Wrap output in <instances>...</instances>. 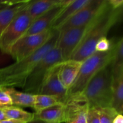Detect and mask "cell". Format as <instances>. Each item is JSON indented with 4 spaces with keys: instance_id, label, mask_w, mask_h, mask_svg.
<instances>
[{
    "instance_id": "6da1fadb",
    "label": "cell",
    "mask_w": 123,
    "mask_h": 123,
    "mask_svg": "<svg viewBox=\"0 0 123 123\" xmlns=\"http://www.w3.org/2000/svg\"><path fill=\"white\" fill-rule=\"evenodd\" d=\"M123 6L115 8L107 0L97 15L89 23L82 40L70 60L82 62L96 52V44L102 37H106L109 30L121 18Z\"/></svg>"
},
{
    "instance_id": "7a4b0ae2",
    "label": "cell",
    "mask_w": 123,
    "mask_h": 123,
    "mask_svg": "<svg viewBox=\"0 0 123 123\" xmlns=\"http://www.w3.org/2000/svg\"><path fill=\"white\" fill-rule=\"evenodd\" d=\"M60 34L58 30L53 29L49 40L36 51L10 66L0 68V86L22 88L26 78L36 65L56 46Z\"/></svg>"
},
{
    "instance_id": "3957f363",
    "label": "cell",
    "mask_w": 123,
    "mask_h": 123,
    "mask_svg": "<svg viewBox=\"0 0 123 123\" xmlns=\"http://www.w3.org/2000/svg\"><path fill=\"white\" fill-rule=\"evenodd\" d=\"M112 86V66L111 62L94 74L81 94L87 101L89 108L111 107Z\"/></svg>"
},
{
    "instance_id": "277c9868",
    "label": "cell",
    "mask_w": 123,
    "mask_h": 123,
    "mask_svg": "<svg viewBox=\"0 0 123 123\" xmlns=\"http://www.w3.org/2000/svg\"><path fill=\"white\" fill-rule=\"evenodd\" d=\"M112 59V51L95 52L82 61L78 76L68 90V97L81 94L90 79L99 70L110 63ZM67 97V98H68Z\"/></svg>"
},
{
    "instance_id": "5b68a950",
    "label": "cell",
    "mask_w": 123,
    "mask_h": 123,
    "mask_svg": "<svg viewBox=\"0 0 123 123\" xmlns=\"http://www.w3.org/2000/svg\"><path fill=\"white\" fill-rule=\"evenodd\" d=\"M62 61L61 52L56 46L38 61L28 74L22 88L24 92L38 94L49 70L55 65Z\"/></svg>"
},
{
    "instance_id": "8992f818",
    "label": "cell",
    "mask_w": 123,
    "mask_h": 123,
    "mask_svg": "<svg viewBox=\"0 0 123 123\" xmlns=\"http://www.w3.org/2000/svg\"><path fill=\"white\" fill-rule=\"evenodd\" d=\"M27 4L14 16L0 37V49L7 53L12 46L25 35L33 21L27 10Z\"/></svg>"
},
{
    "instance_id": "52a82bcc",
    "label": "cell",
    "mask_w": 123,
    "mask_h": 123,
    "mask_svg": "<svg viewBox=\"0 0 123 123\" xmlns=\"http://www.w3.org/2000/svg\"><path fill=\"white\" fill-rule=\"evenodd\" d=\"M52 31L53 29L50 28L40 33L23 36L12 46L7 54L16 61H19L42 46L50 38Z\"/></svg>"
},
{
    "instance_id": "ba28073f",
    "label": "cell",
    "mask_w": 123,
    "mask_h": 123,
    "mask_svg": "<svg viewBox=\"0 0 123 123\" xmlns=\"http://www.w3.org/2000/svg\"><path fill=\"white\" fill-rule=\"evenodd\" d=\"M89 24L60 31L56 46L61 52L63 61L70 59L73 52L82 40Z\"/></svg>"
},
{
    "instance_id": "9c48e42d",
    "label": "cell",
    "mask_w": 123,
    "mask_h": 123,
    "mask_svg": "<svg viewBox=\"0 0 123 123\" xmlns=\"http://www.w3.org/2000/svg\"><path fill=\"white\" fill-rule=\"evenodd\" d=\"M105 1L106 0H90L60 25L57 30L61 31L70 28L87 25L97 15Z\"/></svg>"
},
{
    "instance_id": "30bf717a",
    "label": "cell",
    "mask_w": 123,
    "mask_h": 123,
    "mask_svg": "<svg viewBox=\"0 0 123 123\" xmlns=\"http://www.w3.org/2000/svg\"><path fill=\"white\" fill-rule=\"evenodd\" d=\"M60 63L55 65L46 76L40 90V94H45L56 97L64 104L68 97V90L65 88L59 76Z\"/></svg>"
},
{
    "instance_id": "8fae6325",
    "label": "cell",
    "mask_w": 123,
    "mask_h": 123,
    "mask_svg": "<svg viewBox=\"0 0 123 123\" xmlns=\"http://www.w3.org/2000/svg\"><path fill=\"white\" fill-rule=\"evenodd\" d=\"M65 105V123H86L89 105L82 94L67 98Z\"/></svg>"
},
{
    "instance_id": "7c38bea8",
    "label": "cell",
    "mask_w": 123,
    "mask_h": 123,
    "mask_svg": "<svg viewBox=\"0 0 123 123\" xmlns=\"http://www.w3.org/2000/svg\"><path fill=\"white\" fill-rule=\"evenodd\" d=\"M62 10L63 8L60 5H57L50 10L35 19L32 22L24 36L40 33L48 29L51 28L54 21Z\"/></svg>"
},
{
    "instance_id": "4fadbf2b",
    "label": "cell",
    "mask_w": 123,
    "mask_h": 123,
    "mask_svg": "<svg viewBox=\"0 0 123 123\" xmlns=\"http://www.w3.org/2000/svg\"><path fill=\"white\" fill-rule=\"evenodd\" d=\"M82 62L73 60H68L60 63L59 76L61 82L67 90L70 88L78 76Z\"/></svg>"
},
{
    "instance_id": "5bb4252c",
    "label": "cell",
    "mask_w": 123,
    "mask_h": 123,
    "mask_svg": "<svg viewBox=\"0 0 123 123\" xmlns=\"http://www.w3.org/2000/svg\"><path fill=\"white\" fill-rule=\"evenodd\" d=\"M65 105L60 103L33 113L34 118L43 120L49 123H62L64 122Z\"/></svg>"
},
{
    "instance_id": "9a60e30c",
    "label": "cell",
    "mask_w": 123,
    "mask_h": 123,
    "mask_svg": "<svg viewBox=\"0 0 123 123\" xmlns=\"http://www.w3.org/2000/svg\"><path fill=\"white\" fill-rule=\"evenodd\" d=\"M111 107L118 114L123 113V73L113 77L112 96Z\"/></svg>"
},
{
    "instance_id": "2e32d148",
    "label": "cell",
    "mask_w": 123,
    "mask_h": 123,
    "mask_svg": "<svg viewBox=\"0 0 123 123\" xmlns=\"http://www.w3.org/2000/svg\"><path fill=\"white\" fill-rule=\"evenodd\" d=\"M60 1V0H32L28 3V12L32 20H34L55 6L59 5Z\"/></svg>"
},
{
    "instance_id": "e0dca14e",
    "label": "cell",
    "mask_w": 123,
    "mask_h": 123,
    "mask_svg": "<svg viewBox=\"0 0 123 123\" xmlns=\"http://www.w3.org/2000/svg\"><path fill=\"white\" fill-rule=\"evenodd\" d=\"M27 4H19L11 6L0 4V37L17 13Z\"/></svg>"
},
{
    "instance_id": "ac0fdd59",
    "label": "cell",
    "mask_w": 123,
    "mask_h": 123,
    "mask_svg": "<svg viewBox=\"0 0 123 123\" xmlns=\"http://www.w3.org/2000/svg\"><path fill=\"white\" fill-rule=\"evenodd\" d=\"M111 49L112 51L113 77L123 73V38H118L117 41L111 42Z\"/></svg>"
},
{
    "instance_id": "d6986e66",
    "label": "cell",
    "mask_w": 123,
    "mask_h": 123,
    "mask_svg": "<svg viewBox=\"0 0 123 123\" xmlns=\"http://www.w3.org/2000/svg\"><path fill=\"white\" fill-rule=\"evenodd\" d=\"M89 1L90 0H75L68 6L63 8L54 21L51 28L57 29L68 18L84 7Z\"/></svg>"
},
{
    "instance_id": "ffe728a7",
    "label": "cell",
    "mask_w": 123,
    "mask_h": 123,
    "mask_svg": "<svg viewBox=\"0 0 123 123\" xmlns=\"http://www.w3.org/2000/svg\"><path fill=\"white\" fill-rule=\"evenodd\" d=\"M7 90L12 98L13 105L23 108H33L36 94L17 91L14 88H7Z\"/></svg>"
},
{
    "instance_id": "44dd1931",
    "label": "cell",
    "mask_w": 123,
    "mask_h": 123,
    "mask_svg": "<svg viewBox=\"0 0 123 123\" xmlns=\"http://www.w3.org/2000/svg\"><path fill=\"white\" fill-rule=\"evenodd\" d=\"M2 110L7 119H13L28 122L34 118L33 113L29 112L14 105L5 107L2 108Z\"/></svg>"
},
{
    "instance_id": "7402d4cb",
    "label": "cell",
    "mask_w": 123,
    "mask_h": 123,
    "mask_svg": "<svg viewBox=\"0 0 123 123\" xmlns=\"http://www.w3.org/2000/svg\"><path fill=\"white\" fill-rule=\"evenodd\" d=\"M60 103H62L56 97L49 95L38 94L35 96V101L32 108L34 109L35 112H38Z\"/></svg>"
},
{
    "instance_id": "603a6c76",
    "label": "cell",
    "mask_w": 123,
    "mask_h": 123,
    "mask_svg": "<svg viewBox=\"0 0 123 123\" xmlns=\"http://www.w3.org/2000/svg\"><path fill=\"white\" fill-rule=\"evenodd\" d=\"M99 113L100 123H112L118 112L111 107L97 108Z\"/></svg>"
},
{
    "instance_id": "cb8c5ba5",
    "label": "cell",
    "mask_w": 123,
    "mask_h": 123,
    "mask_svg": "<svg viewBox=\"0 0 123 123\" xmlns=\"http://www.w3.org/2000/svg\"><path fill=\"white\" fill-rule=\"evenodd\" d=\"M13 105L12 98L8 92L7 88L0 86V108L10 106Z\"/></svg>"
},
{
    "instance_id": "d4e9b609",
    "label": "cell",
    "mask_w": 123,
    "mask_h": 123,
    "mask_svg": "<svg viewBox=\"0 0 123 123\" xmlns=\"http://www.w3.org/2000/svg\"><path fill=\"white\" fill-rule=\"evenodd\" d=\"M111 48V42L106 37L100 38L96 44V52H107Z\"/></svg>"
},
{
    "instance_id": "484cf974",
    "label": "cell",
    "mask_w": 123,
    "mask_h": 123,
    "mask_svg": "<svg viewBox=\"0 0 123 123\" xmlns=\"http://www.w3.org/2000/svg\"><path fill=\"white\" fill-rule=\"evenodd\" d=\"M86 123H100L99 113L97 108H89Z\"/></svg>"
},
{
    "instance_id": "4316f807",
    "label": "cell",
    "mask_w": 123,
    "mask_h": 123,
    "mask_svg": "<svg viewBox=\"0 0 123 123\" xmlns=\"http://www.w3.org/2000/svg\"><path fill=\"white\" fill-rule=\"evenodd\" d=\"M32 0H2L1 4L2 5H15L19 4H27Z\"/></svg>"
},
{
    "instance_id": "83f0119b",
    "label": "cell",
    "mask_w": 123,
    "mask_h": 123,
    "mask_svg": "<svg viewBox=\"0 0 123 123\" xmlns=\"http://www.w3.org/2000/svg\"><path fill=\"white\" fill-rule=\"evenodd\" d=\"M111 6L115 8H119L123 6V0H107Z\"/></svg>"
},
{
    "instance_id": "f1b7e54d",
    "label": "cell",
    "mask_w": 123,
    "mask_h": 123,
    "mask_svg": "<svg viewBox=\"0 0 123 123\" xmlns=\"http://www.w3.org/2000/svg\"><path fill=\"white\" fill-rule=\"evenodd\" d=\"M74 1H75V0H60L59 5H60L62 8H64L65 7L68 6V5L70 4L71 3H72V2Z\"/></svg>"
},
{
    "instance_id": "f546056e",
    "label": "cell",
    "mask_w": 123,
    "mask_h": 123,
    "mask_svg": "<svg viewBox=\"0 0 123 123\" xmlns=\"http://www.w3.org/2000/svg\"><path fill=\"white\" fill-rule=\"evenodd\" d=\"M23 121L17 120H13V119H6V120H2L0 121V123H25Z\"/></svg>"
},
{
    "instance_id": "4dcf8cb0",
    "label": "cell",
    "mask_w": 123,
    "mask_h": 123,
    "mask_svg": "<svg viewBox=\"0 0 123 123\" xmlns=\"http://www.w3.org/2000/svg\"><path fill=\"white\" fill-rule=\"evenodd\" d=\"M112 123H123V114H118L114 118Z\"/></svg>"
},
{
    "instance_id": "1f68e13d",
    "label": "cell",
    "mask_w": 123,
    "mask_h": 123,
    "mask_svg": "<svg viewBox=\"0 0 123 123\" xmlns=\"http://www.w3.org/2000/svg\"><path fill=\"white\" fill-rule=\"evenodd\" d=\"M25 123H47L46 121H43V120H37V119H33V120H31V121H29L28 122Z\"/></svg>"
},
{
    "instance_id": "d6a6232c",
    "label": "cell",
    "mask_w": 123,
    "mask_h": 123,
    "mask_svg": "<svg viewBox=\"0 0 123 123\" xmlns=\"http://www.w3.org/2000/svg\"><path fill=\"white\" fill-rule=\"evenodd\" d=\"M6 119L7 118H6V116H5V114L4 113L3 111L2 110V109L0 108V121H2V120H6Z\"/></svg>"
},
{
    "instance_id": "836d02e7",
    "label": "cell",
    "mask_w": 123,
    "mask_h": 123,
    "mask_svg": "<svg viewBox=\"0 0 123 123\" xmlns=\"http://www.w3.org/2000/svg\"><path fill=\"white\" fill-rule=\"evenodd\" d=\"M1 1H2V0H0V4H1Z\"/></svg>"
},
{
    "instance_id": "e575fe53",
    "label": "cell",
    "mask_w": 123,
    "mask_h": 123,
    "mask_svg": "<svg viewBox=\"0 0 123 123\" xmlns=\"http://www.w3.org/2000/svg\"></svg>"
}]
</instances>
